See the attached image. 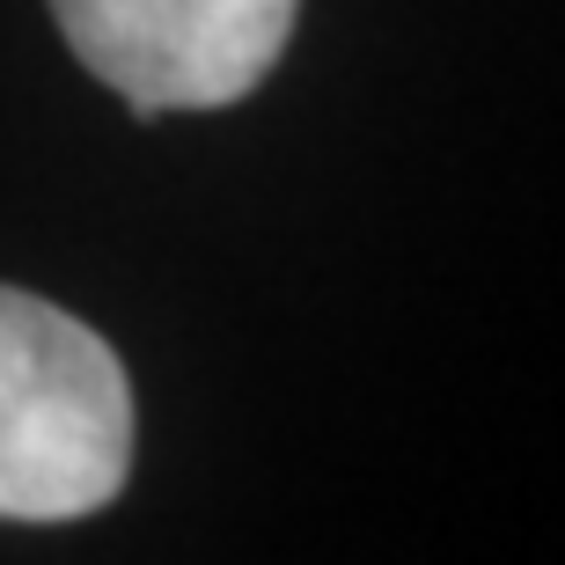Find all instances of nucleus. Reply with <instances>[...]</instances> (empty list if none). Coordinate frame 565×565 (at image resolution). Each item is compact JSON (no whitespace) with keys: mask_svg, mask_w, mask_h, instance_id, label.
Here are the masks:
<instances>
[{"mask_svg":"<svg viewBox=\"0 0 565 565\" xmlns=\"http://www.w3.org/2000/svg\"><path fill=\"white\" fill-rule=\"evenodd\" d=\"M301 0H52L60 38L140 118L228 110L279 66Z\"/></svg>","mask_w":565,"mask_h":565,"instance_id":"nucleus-2","label":"nucleus"},{"mask_svg":"<svg viewBox=\"0 0 565 565\" xmlns=\"http://www.w3.org/2000/svg\"><path fill=\"white\" fill-rule=\"evenodd\" d=\"M132 470L126 360L82 316L0 287V522H82Z\"/></svg>","mask_w":565,"mask_h":565,"instance_id":"nucleus-1","label":"nucleus"}]
</instances>
